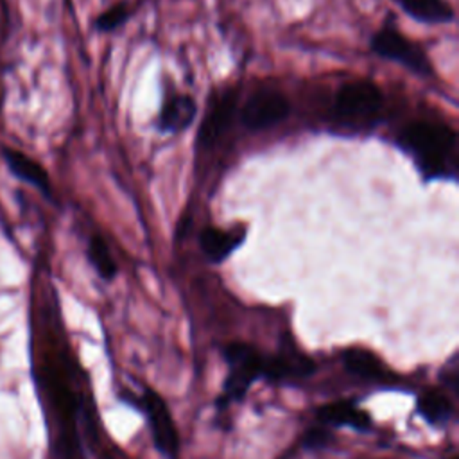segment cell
I'll list each match as a JSON object with an SVG mask.
<instances>
[{
    "label": "cell",
    "mask_w": 459,
    "mask_h": 459,
    "mask_svg": "<svg viewBox=\"0 0 459 459\" xmlns=\"http://www.w3.org/2000/svg\"><path fill=\"white\" fill-rule=\"evenodd\" d=\"M398 145L412 156L427 181L457 178L459 140L452 127L425 120L411 122L400 131Z\"/></svg>",
    "instance_id": "cell-1"
},
{
    "label": "cell",
    "mask_w": 459,
    "mask_h": 459,
    "mask_svg": "<svg viewBox=\"0 0 459 459\" xmlns=\"http://www.w3.org/2000/svg\"><path fill=\"white\" fill-rule=\"evenodd\" d=\"M382 106L380 88L371 81L357 79L339 86L333 99V117L344 129L368 131L377 124Z\"/></svg>",
    "instance_id": "cell-2"
},
{
    "label": "cell",
    "mask_w": 459,
    "mask_h": 459,
    "mask_svg": "<svg viewBox=\"0 0 459 459\" xmlns=\"http://www.w3.org/2000/svg\"><path fill=\"white\" fill-rule=\"evenodd\" d=\"M264 359L265 357L256 348L246 342H231L224 348V360L230 369L219 407H228L244 398L249 385L264 375Z\"/></svg>",
    "instance_id": "cell-3"
},
{
    "label": "cell",
    "mask_w": 459,
    "mask_h": 459,
    "mask_svg": "<svg viewBox=\"0 0 459 459\" xmlns=\"http://www.w3.org/2000/svg\"><path fill=\"white\" fill-rule=\"evenodd\" d=\"M369 47L377 56L394 61L420 77L434 75V68L427 52L418 43L405 38L393 25L385 23L382 29H378L371 36Z\"/></svg>",
    "instance_id": "cell-4"
},
{
    "label": "cell",
    "mask_w": 459,
    "mask_h": 459,
    "mask_svg": "<svg viewBox=\"0 0 459 459\" xmlns=\"http://www.w3.org/2000/svg\"><path fill=\"white\" fill-rule=\"evenodd\" d=\"M142 412H145L149 427H151V436L156 445V448L167 457V459H176L179 452V437L178 430L172 420V414L163 402V398L154 393L152 389H143L138 396L133 398Z\"/></svg>",
    "instance_id": "cell-5"
},
{
    "label": "cell",
    "mask_w": 459,
    "mask_h": 459,
    "mask_svg": "<svg viewBox=\"0 0 459 459\" xmlns=\"http://www.w3.org/2000/svg\"><path fill=\"white\" fill-rule=\"evenodd\" d=\"M289 113L290 104L283 93L271 88H262L244 102L238 111V118L246 129L264 131L285 120Z\"/></svg>",
    "instance_id": "cell-6"
},
{
    "label": "cell",
    "mask_w": 459,
    "mask_h": 459,
    "mask_svg": "<svg viewBox=\"0 0 459 459\" xmlns=\"http://www.w3.org/2000/svg\"><path fill=\"white\" fill-rule=\"evenodd\" d=\"M235 106L237 95L233 90H228L215 97L197 133V143L203 149L213 147L228 133L235 117Z\"/></svg>",
    "instance_id": "cell-7"
},
{
    "label": "cell",
    "mask_w": 459,
    "mask_h": 459,
    "mask_svg": "<svg viewBox=\"0 0 459 459\" xmlns=\"http://www.w3.org/2000/svg\"><path fill=\"white\" fill-rule=\"evenodd\" d=\"M197 115L195 100L186 93H169L158 115V129L167 134H178L188 129Z\"/></svg>",
    "instance_id": "cell-8"
},
{
    "label": "cell",
    "mask_w": 459,
    "mask_h": 459,
    "mask_svg": "<svg viewBox=\"0 0 459 459\" xmlns=\"http://www.w3.org/2000/svg\"><path fill=\"white\" fill-rule=\"evenodd\" d=\"M244 238L246 228L242 226H235L231 230L206 226L199 235V246L212 264H221L244 242Z\"/></svg>",
    "instance_id": "cell-9"
},
{
    "label": "cell",
    "mask_w": 459,
    "mask_h": 459,
    "mask_svg": "<svg viewBox=\"0 0 459 459\" xmlns=\"http://www.w3.org/2000/svg\"><path fill=\"white\" fill-rule=\"evenodd\" d=\"M346 371L351 375L368 380V382H380L391 384L396 380V375L387 369V366L369 350L364 348H348L341 355Z\"/></svg>",
    "instance_id": "cell-10"
},
{
    "label": "cell",
    "mask_w": 459,
    "mask_h": 459,
    "mask_svg": "<svg viewBox=\"0 0 459 459\" xmlns=\"http://www.w3.org/2000/svg\"><path fill=\"white\" fill-rule=\"evenodd\" d=\"M2 156L9 167V170L20 178L22 181L36 186L38 190H41L45 195H50V178L47 174V170L30 156H27L25 152L13 149V147H2Z\"/></svg>",
    "instance_id": "cell-11"
},
{
    "label": "cell",
    "mask_w": 459,
    "mask_h": 459,
    "mask_svg": "<svg viewBox=\"0 0 459 459\" xmlns=\"http://www.w3.org/2000/svg\"><path fill=\"white\" fill-rule=\"evenodd\" d=\"M316 416L325 425H335V427L346 425L357 430H368L371 427L369 414L350 400H337V402L326 403L316 411Z\"/></svg>",
    "instance_id": "cell-12"
},
{
    "label": "cell",
    "mask_w": 459,
    "mask_h": 459,
    "mask_svg": "<svg viewBox=\"0 0 459 459\" xmlns=\"http://www.w3.org/2000/svg\"><path fill=\"white\" fill-rule=\"evenodd\" d=\"M314 371V362L299 353H281L264 359V375L271 380H283L290 377H307Z\"/></svg>",
    "instance_id": "cell-13"
},
{
    "label": "cell",
    "mask_w": 459,
    "mask_h": 459,
    "mask_svg": "<svg viewBox=\"0 0 459 459\" xmlns=\"http://www.w3.org/2000/svg\"><path fill=\"white\" fill-rule=\"evenodd\" d=\"M411 18L421 23L439 25L454 20V9L448 0H394Z\"/></svg>",
    "instance_id": "cell-14"
},
{
    "label": "cell",
    "mask_w": 459,
    "mask_h": 459,
    "mask_svg": "<svg viewBox=\"0 0 459 459\" xmlns=\"http://www.w3.org/2000/svg\"><path fill=\"white\" fill-rule=\"evenodd\" d=\"M416 411L432 425L446 423L454 414V405L450 398L439 389H427L418 396Z\"/></svg>",
    "instance_id": "cell-15"
},
{
    "label": "cell",
    "mask_w": 459,
    "mask_h": 459,
    "mask_svg": "<svg viewBox=\"0 0 459 459\" xmlns=\"http://www.w3.org/2000/svg\"><path fill=\"white\" fill-rule=\"evenodd\" d=\"M86 253H88L90 264L93 265V269L97 271V274H99L102 280L109 281V280H113V278L117 276V271H118L117 262H115V258H113V255H111V251H109L106 240H104L100 235L90 237L88 251H86Z\"/></svg>",
    "instance_id": "cell-16"
},
{
    "label": "cell",
    "mask_w": 459,
    "mask_h": 459,
    "mask_svg": "<svg viewBox=\"0 0 459 459\" xmlns=\"http://www.w3.org/2000/svg\"><path fill=\"white\" fill-rule=\"evenodd\" d=\"M131 14V9H129V4L127 2H118L115 5H111L109 9H106L104 13H100L95 20V27L102 32H111V30H117L118 27H122L127 18Z\"/></svg>",
    "instance_id": "cell-17"
},
{
    "label": "cell",
    "mask_w": 459,
    "mask_h": 459,
    "mask_svg": "<svg viewBox=\"0 0 459 459\" xmlns=\"http://www.w3.org/2000/svg\"><path fill=\"white\" fill-rule=\"evenodd\" d=\"M305 446H312V448H321L330 441V434L325 429H308V432L305 434Z\"/></svg>",
    "instance_id": "cell-18"
},
{
    "label": "cell",
    "mask_w": 459,
    "mask_h": 459,
    "mask_svg": "<svg viewBox=\"0 0 459 459\" xmlns=\"http://www.w3.org/2000/svg\"><path fill=\"white\" fill-rule=\"evenodd\" d=\"M448 459H457V457H455V455H452V457H448Z\"/></svg>",
    "instance_id": "cell-19"
}]
</instances>
